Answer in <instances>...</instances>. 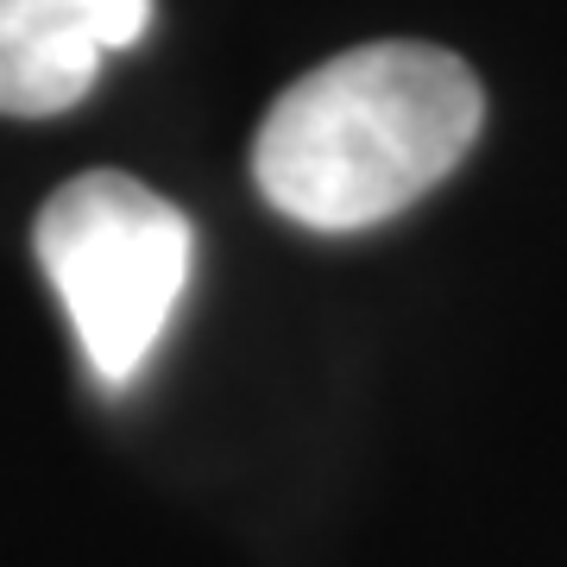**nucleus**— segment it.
Returning a JSON list of instances; mask_svg holds the SVG:
<instances>
[{
  "instance_id": "f257e3e1",
  "label": "nucleus",
  "mask_w": 567,
  "mask_h": 567,
  "mask_svg": "<svg viewBox=\"0 0 567 567\" xmlns=\"http://www.w3.org/2000/svg\"><path fill=\"white\" fill-rule=\"evenodd\" d=\"M486 89L454 51L423 39L353 44L284 89L252 140V183L284 221L360 234L473 152Z\"/></svg>"
},
{
  "instance_id": "f03ea898",
  "label": "nucleus",
  "mask_w": 567,
  "mask_h": 567,
  "mask_svg": "<svg viewBox=\"0 0 567 567\" xmlns=\"http://www.w3.org/2000/svg\"><path fill=\"white\" fill-rule=\"evenodd\" d=\"M32 252L102 385H133L189 284L196 234L177 203L126 171H82L32 221Z\"/></svg>"
},
{
  "instance_id": "7ed1b4c3",
  "label": "nucleus",
  "mask_w": 567,
  "mask_h": 567,
  "mask_svg": "<svg viewBox=\"0 0 567 567\" xmlns=\"http://www.w3.org/2000/svg\"><path fill=\"white\" fill-rule=\"evenodd\" d=\"M158 0H0V114L51 121L76 107L114 51L152 32Z\"/></svg>"
}]
</instances>
